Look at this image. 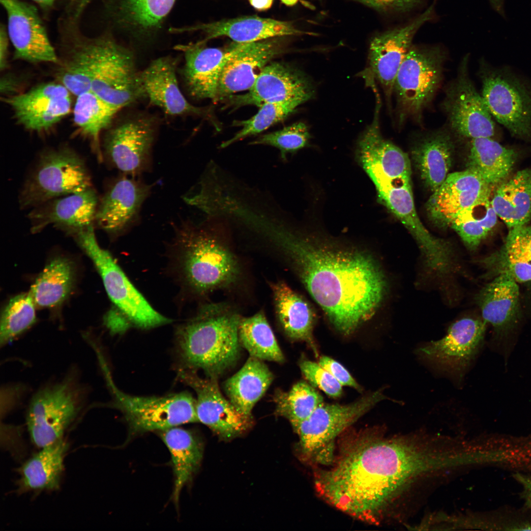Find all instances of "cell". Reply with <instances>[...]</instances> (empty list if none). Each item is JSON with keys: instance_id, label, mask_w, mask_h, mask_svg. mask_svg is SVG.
<instances>
[{"instance_id": "6da1fadb", "label": "cell", "mask_w": 531, "mask_h": 531, "mask_svg": "<svg viewBox=\"0 0 531 531\" xmlns=\"http://www.w3.org/2000/svg\"><path fill=\"white\" fill-rule=\"evenodd\" d=\"M275 236L307 290L339 332L352 334L377 312L387 281L371 254L288 231Z\"/></svg>"}, {"instance_id": "7a4b0ae2", "label": "cell", "mask_w": 531, "mask_h": 531, "mask_svg": "<svg viewBox=\"0 0 531 531\" xmlns=\"http://www.w3.org/2000/svg\"><path fill=\"white\" fill-rule=\"evenodd\" d=\"M435 458L421 441L366 440L350 448L316 485L334 506L358 519L377 520L398 492L419 476L432 472Z\"/></svg>"}, {"instance_id": "3957f363", "label": "cell", "mask_w": 531, "mask_h": 531, "mask_svg": "<svg viewBox=\"0 0 531 531\" xmlns=\"http://www.w3.org/2000/svg\"><path fill=\"white\" fill-rule=\"evenodd\" d=\"M241 318L223 306L208 305L179 325L176 333L178 369L201 370L217 379L237 361Z\"/></svg>"}, {"instance_id": "277c9868", "label": "cell", "mask_w": 531, "mask_h": 531, "mask_svg": "<svg viewBox=\"0 0 531 531\" xmlns=\"http://www.w3.org/2000/svg\"><path fill=\"white\" fill-rule=\"evenodd\" d=\"M172 268L184 290L205 293L234 282L239 273L231 251L205 232L183 224L171 248Z\"/></svg>"}, {"instance_id": "5b68a950", "label": "cell", "mask_w": 531, "mask_h": 531, "mask_svg": "<svg viewBox=\"0 0 531 531\" xmlns=\"http://www.w3.org/2000/svg\"><path fill=\"white\" fill-rule=\"evenodd\" d=\"M90 174L83 157L68 146L40 153L27 177L19 196L22 208H34L51 199L92 187Z\"/></svg>"}, {"instance_id": "8992f818", "label": "cell", "mask_w": 531, "mask_h": 531, "mask_svg": "<svg viewBox=\"0 0 531 531\" xmlns=\"http://www.w3.org/2000/svg\"><path fill=\"white\" fill-rule=\"evenodd\" d=\"M91 61V89L120 110L145 98L133 53L110 35L88 39Z\"/></svg>"}, {"instance_id": "52a82bcc", "label": "cell", "mask_w": 531, "mask_h": 531, "mask_svg": "<svg viewBox=\"0 0 531 531\" xmlns=\"http://www.w3.org/2000/svg\"><path fill=\"white\" fill-rule=\"evenodd\" d=\"M446 54L440 47L413 45L397 73L393 86L400 125L408 119L421 121L441 87Z\"/></svg>"}, {"instance_id": "ba28073f", "label": "cell", "mask_w": 531, "mask_h": 531, "mask_svg": "<svg viewBox=\"0 0 531 531\" xmlns=\"http://www.w3.org/2000/svg\"><path fill=\"white\" fill-rule=\"evenodd\" d=\"M97 268L106 292L123 314L128 326L148 329L170 323L154 310L131 283L113 257L97 243L93 225L73 235Z\"/></svg>"}, {"instance_id": "9c48e42d", "label": "cell", "mask_w": 531, "mask_h": 531, "mask_svg": "<svg viewBox=\"0 0 531 531\" xmlns=\"http://www.w3.org/2000/svg\"><path fill=\"white\" fill-rule=\"evenodd\" d=\"M86 393L71 375L37 391L30 400L26 416L32 442L42 448L62 439L83 408Z\"/></svg>"}, {"instance_id": "30bf717a", "label": "cell", "mask_w": 531, "mask_h": 531, "mask_svg": "<svg viewBox=\"0 0 531 531\" xmlns=\"http://www.w3.org/2000/svg\"><path fill=\"white\" fill-rule=\"evenodd\" d=\"M102 364L114 397L113 406L123 414L131 437L199 421L196 399L189 393L184 391L163 396L129 395L116 386L107 366Z\"/></svg>"}, {"instance_id": "8fae6325", "label": "cell", "mask_w": 531, "mask_h": 531, "mask_svg": "<svg viewBox=\"0 0 531 531\" xmlns=\"http://www.w3.org/2000/svg\"><path fill=\"white\" fill-rule=\"evenodd\" d=\"M158 124L154 116L142 113L112 123L103 142L104 154L111 165L133 176L148 169Z\"/></svg>"}, {"instance_id": "7c38bea8", "label": "cell", "mask_w": 531, "mask_h": 531, "mask_svg": "<svg viewBox=\"0 0 531 531\" xmlns=\"http://www.w3.org/2000/svg\"><path fill=\"white\" fill-rule=\"evenodd\" d=\"M379 201L405 226L416 240L426 266L437 274L449 272L454 265V252L446 240L433 236L417 215L411 178H400L376 188Z\"/></svg>"}, {"instance_id": "4fadbf2b", "label": "cell", "mask_w": 531, "mask_h": 531, "mask_svg": "<svg viewBox=\"0 0 531 531\" xmlns=\"http://www.w3.org/2000/svg\"><path fill=\"white\" fill-rule=\"evenodd\" d=\"M481 95L492 117L513 135H531V90L507 71L487 68L480 74Z\"/></svg>"}, {"instance_id": "5bb4252c", "label": "cell", "mask_w": 531, "mask_h": 531, "mask_svg": "<svg viewBox=\"0 0 531 531\" xmlns=\"http://www.w3.org/2000/svg\"><path fill=\"white\" fill-rule=\"evenodd\" d=\"M434 7L435 1L409 23L378 35L371 41L367 66L361 72V76L372 89L376 88V81L378 82L390 108L394 81L400 66L413 46L417 31L432 18Z\"/></svg>"}, {"instance_id": "9a60e30c", "label": "cell", "mask_w": 531, "mask_h": 531, "mask_svg": "<svg viewBox=\"0 0 531 531\" xmlns=\"http://www.w3.org/2000/svg\"><path fill=\"white\" fill-rule=\"evenodd\" d=\"M469 56L461 62L457 76L445 90L442 108L452 132L463 138H492L495 124L468 71Z\"/></svg>"}, {"instance_id": "2e32d148", "label": "cell", "mask_w": 531, "mask_h": 531, "mask_svg": "<svg viewBox=\"0 0 531 531\" xmlns=\"http://www.w3.org/2000/svg\"><path fill=\"white\" fill-rule=\"evenodd\" d=\"M386 399L382 389L347 405L322 404L306 419L292 425L302 453L315 455L324 446L358 420L379 402Z\"/></svg>"}, {"instance_id": "e0dca14e", "label": "cell", "mask_w": 531, "mask_h": 531, "mask_svg": "<svg viewBox=\"0 0 531 531\" xmlns=\"http://www.w3.org/2000/svg\"><path fill=\"white\" fill-rule=\"evenodd\" d=\"M487 324L482 319H460L443 338L420 347L417 354L437 368L461 378L482 347Z\"/></svg>"}, {"instance_id": "ac0fdd59", "label": "cell", "mask_w": 531, "mask_h": 531, "mask_svg": "<svg viewBox=\"0 0 531 531\" xmlns=\"http://www.w3.org/2000/svg\"><path fill=\"white\" fill-rule=\"evenodd\" d=\"M181 382L197 395L196 411L199 421L208 426L221 439L230 440L246 432L253 425V417L239 412L219 389L217 379L202 378L197 371L178 370Z\"/></svg>"}, {"instance_id": "d6986e66", "label": "cell", "mask_w": 531, "mask_h": 531, "mask_svg": "<svg viewBox=\"0 0 531 531\" xmlns=\"http://www.w3.org/2000/svg\"><path fill=\"white\" fill-rule=\"evenodd\" d=\"M520 296L518 283L505 273L493 278L476 295L482 319L494 329L495 348L505 359L513 348L509 337L520 321Z\"/></svg>"}, {"instance_id": "ffe728a7", "label": "cell", "mask_w": 531, "mask_h": 531, "mask_svg": "<svg viewBox=\"0 0 531 531\" xmlns=\"http://www.w3.org/2000/svg\"><path fill=\"white\" fill-rule=\"evenodd\" d=\"M71 93L58 82L44 83L3 98L16 122L37 133L50 130L70 112Z\"/></svg>"}, {"instance_id": "44dd1931", "label": "cell", "mask_w": 531, "mask_h": 531, "mask_svg": "<svg viewBox=\"0 0 531 531\" xmlns=\"http://www.w3.org/2000/svg\"><path fill=\"white\" fill-rule=\"evenodd\" d=\"M380 102L377 99L373 120L359 137L356 152L358 162L375 187L399 178H411L407 154L385 139L381 132Z\"/></svg>"}, {"instance_id": "7402d4cb", "label": "cell", "mask_w": 531, "mask_h": 531, "mask_svg": "<svg viewBox=\"0 0 531 531\" xmlns=\"http://www.w3.org/2000/svg\"><path fill=\"white\" fill-rule=\"evenodd\" d=\"M7 16V33L14 58L38 63L58 64L59 58L34 6L20 0H0Z\"/></svg>"}, {"instance_id": "603a6c76", "label": "cell", "mask_w": 531, "mask_h": 531, "mask_svg": "<svg viewBox=\"0 0 531 531\" xmlns=\"http://www.w3.org/2000/svg\"><path fill=\"white\" fill-rule=\"evenodd\" d=\"M315 89L303 73L285 63L273 62L264 68L254 84L243 95L230 96L238 106L295 101L301 104L313 97Z\"/></svg>"}, {"instance_id": "cb8c5ba5", "label": "cell", "mask_w": 531, "mask_h": 531, "mask_svg": "<svg viewBox=\"0 0 531 531\" xmlns=\"http://www.w3.org/2000/svg\"><path fill=\"white\" fill-rule=\"evenodd\" d=\"M492 187L478 173L469 169L449 174L427 202L428 215L437 226H450L459 213L489 199Z\"/></svg>"}, {"instance_id": "d4e9b609", "label": "cell", "mask_w": 531, "mask_h": 531, "mask_svg": "<svg viewBox=\"0 0 531 531\" xmlns=\"http://www.w3.org/2000/svg\"><path fill=\"white\" fill-rule=\"evenodd\" d=\"M152 186L133 177L116 179L99 201L95 222L112 236L121 235L137 222Z\"/></svg>"}, {"instance_id": "484cf974", "label": "cell", "mask_w": 531, "mask_h": 531, "mask_svg": "<svg viewBox=\"0 0 531 531\" xmlns=\"http://www.w3.org/2000/svg\"><path fill=\"white\" fill-rule=\"evenodd\" d=\"M281 38L233 43L232 55L220 76L216 101L249 90L265 66L282 51Z\"/></svg>"}, {"instance_id": "4316f807", "label": "cell", "mask_w": 531, "mask_h": 531, "mask_svg": "<svg viewBox=\"0 0 531 531\" xmlns=\"http://www.w3.org/2000/svg\"><path fill=\"white\" fill-rule=\"evenodd\" d=\"M99 203L92 187L85 191L49 200L28 215L32 232L52 225L71 235L93 225Z\"/></svg>"}, {"instance_id": "83f0119b", "label": "cell", "mask_w": 531, "mask_h": 531, "mask_svg": "<svg viewBox=\"0 0 531 531\" xmlns=\"http://www.w3.org/2000/svg\"><path fill=\"white\" fill-rule=\"evenodd\" d=\"M177 64L176 58L162 57L151 61L140 71L145 97L169 116L204 115L206 111L190 103L180 89L177 77Z\"/></svg>"}, {"instance_id": "f1b7e54d", "label": "cell", "mask_w": 531, "mask_h": 531, "mask_svg": "<svg viewBox=\"0 0 531 531\" xmlns=\"http://www.w3.org/2000/svg\"><path fill=\"white\" fill-rule=\"evenodd\" d=\"M177 48L184 52L181 75L188 93L196 99L216 101L219 80L232 55L233 44L225 49L206 47L200 43Z\"/></svg>"}, {"instance_id": "f546056e", "label": "cell", "mask_w": 531, "mask_h": 531, "mask_svg": "<svg viewBox=\"0 0 531 531\" xmlns=\"http://www.w3.org/2000/svg\"><path fill=\"white\" fill-rule=\"evenodd\" d=\"M186 30H201L206 39L227 36L235 42L244 43L286 36L309 34L287 21L247 16L192 26Z\"/></svg>"}, {"instance_id": "4dcf8cb0", "label": "cell", "mask_w": 531, "mask_h": 531, "mask_svg": "<svg viewBox=\"0 0 531 531\" xmlns=\"http://www.w3.org/2000/svg\"><path fill=\"white\" fill-rule=\"evenodd\" d=\"M454 146L450 132L441 129L427 133L413 148L415 165L425 185L433 192L449 175Z\"/></svg>"}, {"instance_id": "1f68e13d", "label": "cell", "mask_w": 531, "mask_h": 531, "mask_svg": "<svg viewBox=\"0 0 531 531\" xmlns=\"http://www.w3.org/2000/svg\"><path fill=\"white\" fill-rule=\"evenodd\" d=\"M176 0H115L117 24L137 40H148L161 28Z\"/></svg>"}, {"instance_id": "d6a6232c", "label": "cell", "mask_w": 531, "mask_h": 531, "mask_svg": "<svg viewBox=\"0 0 531 531\" xmlns=\"http://www.w3.org/2000/svg\"><path fill=\"white\" fill-rule=\"evenodd\" d=\"M277 316L286 335L306 342L316 355L318 351L313 337L315 314L308 303L285 283L271 284Z\"/></svg>"}, {"instance_id": "836d02e7", "label": "cell", "mask_w": 531, "mask_h": 531, "mask_svg": "<svg viewBox=\"0 0 531 531\" xmlns=\"http://www.w3.org/2000/svg\"><path fill=\"white\" fill-rule=\"evenodd\" d=\"M274 379L263 360L250 356L239 371L228 379L223 388L229 401L242 414L252 417V411Z\"/></svg>"}, {"instance_id": "e575fe53", "label": "cell", "mask_w": 531, "mask_h": 531, "mask_svg": "<svg viewBox=\"0 0 531 531\" xmlns=\"http://www.w3.org/2000/svg\"><path fill=\"white\" fill-rule=\"evenodd\" d=\"M491 204L509 230L527 225L531 219V169L518 171L501 183Z\"/></svg>"}, {"instance_id": "d590c367", "label": "cell", "mask_w": 531, "mask_h": 531, "mask_svg": "<svg viewBox=\"0 0 531 531\" xmlns=\"http://www.w3.org/2000/svg\"><path fill=\"white\" fill-rule=\"evenodd\" d=\"M68 444L62 439L42 447L20 468V492L59 489Z\"/></svg>"}, {"instance_id": "8d00e7d4", "label": "cell", "mask_w": 531, "mask_h": 531, "mask_svg": "<svg viewBox=\"0 0 531 531\" xmlns=\"http://www.w3.org/2000/svg\"><path fill=\"white\" fill-rule=\"evenodd\" d=\"M160 432V437L171 455L175 476L173 498L177 503L182 488L192 479L200 464L203 446L189 430L174 427Z\"/></svg>"}, {"instance_id": "74e56055", "label": "cell", "mask_w": 531, "mask_h": 531, "mask_svg": "<svg viewBox=\"0 0 531 531\" xmlns=\"http://www.w3.org/2000/svg\"><path fill=\"white\" fill-rule=\"evenodd\" d=\"M470 140L467 169L478 173L491 186L503 182L516 161V151L492 138Z\"/></svg>"}, {"instance_id": "f35d334b", "label": "cell", "mask_w": 531, "mask_h": 531, "mask_svg": "<svg viewBox=\"0 0 531 531\" xmlns=\"http://www.w3.org/2000/svg\"><path fill=\"white\" fill-rule=\"evenodd\" d=\"M76 97L73 118L77 133L89 141L98 161H102L103 157L100 147V135L111 126L119 110L91 90Z\"/></svg>"}, {"instance_id": "ab89813d", "label": "cell", "mask_w": 531, "mask_h": 531, "mask_svg": "<svg viewBox=\"0 0 531 531\" xmlns=\"http://www.w3.org/2000/svg\"><path fill=\"white\" fill-rule=\"evenodd\" d=\"M75 280L74 264L66 258L56 257L45 266L30 292L36 305L44 308L56 307L69 295Z\"/></svg>"}, {"instance_id": "60d3db41", "label": "cell", "mask_w": 531, "mask_h": 531, "mask_svg": "<svg viewBox=\"0 0 531 531\" xmlns=\"http://www.w3.org/2000/svg\"><path fill=\"white\" fill-rule=\"evenodd\" d=\"M241 346L252 356L262 360L283 363L285 357L262 311L241 318L238 326Z\"/></svg>"}, {"instance_id": "b9f144b4", "label": "cell", "mask_w": 531, "mask_h": 531, "mask_svg": "<svg viewBox=\"0 0 531 531\" xmlns=\"http://www.w3.org/2000/svg\"><path fill=\"white\" fill-rule=\"evenodd\" d=\"M59 59L56 75L61 84L76 96L90 90L91 61L88 38L76 39Z\"/></svg>"}, {"instance_id": "7bdbcfd3", "label": "cell", "mask_w": 531, "mask_h": 531, "mask_svg": "<svg viewBox=\"0 0 531 531\" xmlns=\"http://www.w3.org/2000/svg\"><path fill=\"white\" fill-rule=\"evenodd\" d=\"M498 216L489 199L459 213L450 227L459 235L465 245L475 250L495 226Z\"/></svg>"}, {"instance_id": "ee69618b", "label": "cell", "mask_w": 531, "mask_h": 531, "mask_svg": "<svg viewBox=\"0 0 531 531\" xmlns=\"http://www.w3.org/2000/svg\"><path fill=\"white\" fill-rule=\"evenodd\" d=\"M273 401L275 414L287 418L292 425L308 418L324 403L322 396L304 381L296 383L287 392L276 390Z\"/></svg>"}, {"instance_id": "f6af8a7d", "label": "cell", "mask_w": 531, "mask_h": 531, "mask_svg": "<svg viewBox=\"0 0 531 531\" xmlns=\"http://www.w3.org/2000/svg\"><path fill=\"white\" fill-rule=\"evenodd\" d=\"M36 305L30 292L10 299L1 316L0 344L3 347L29 328L36 321Z\"/></svg>"}, {"instance_id": "bcb514c9", "label": "cell", "mask_w": 531, "mask_h": 531, "mask_svg": "<svg viewBox=\"0 0 531 531\" xmlns=\"http://www.w3.org/2000/svg\"><path fill=\"white\" fill-rule=\"evenodd\" d=\"M301 104L299 102L295 101L269 102L263 104L260 107L257 113L250 118L234 122V125L242 127L241 130L231 139L223 142L220 148H225L248 136L263 132L271 125L284 119Z\"/></svg>"}, {"instance_id": "7dc6e473", "label": "cell", "mask_w": 531, "mask_h": 531, "mask_svg": "<svg viewBox=\"0 0 531 531\" xmlns=\"http://www.w3.org/2000/svg\"><path fill=\"white\" fill-rule=\"evenodd\" d=\"M310 138L308 126L302 122H298L281 130L263 135L250 144L277 148L280 150L281 158L285 160L287 154L294 153L306 147Z\"/></svg>"}, {"instance_id": "c3c4849f", "label": "cell", "mask_w": 531, "mask_h": 531, "mask_svg": "<svg viewBox=\"0 0 531 531\" xmlns=\"http://www.w3.org/2000/svg\"><path fill=\"white\" fill-rule=\"evenodd\" d=\"M496 252L509 260L531 266V225L509 230L504 244Z\"/></svg>"}, {"instance_id": "681fc988", "label": "cell", "mask_w": 531, "mask_h": 531, "mask_svg": "<svg viewBox=\"0 0 531 531\" xmlns=\"http://www.w3.org/2000/svg\"><path fill=\"white\" fill-rule=\"evenodd\" d=\"M299 367L303 376L314 386L332 397H338L342 394V385L319 363L302 359L299 362Z\"/></svg>"}, {"instance_id": "f907efd6", "label": "cell", "mask_w": 531, "mask_h": 531, "mask_svg": "<svg viewBox=\"0 0 531 531\" xmlns=\"http://www.w3.org/2000/svg\"><path fill=\"white\" fill-rule=\"evenodd\" d=\"M319 364L330 373L342 385L349 386L358 390H361V387L349 372L339 362L326 356H321Z\"/></svg>"}, {"instance_id": "816d5d0a", "label": "cell", "mask_w": 531, "mask_h": 531, "mask_svg": "<svg viewBox=\"0 0 531 531\" xmlns=\"http://www.w3.org/2000/svg\"><path fill=\"white\" fill-rule=\"evenodd\" d=\"M374 9L406 12L418 5L422 0H355Z\"/></svg>"}, {"instance_id": "f5cc1de1", "label": "cell", "mask_w": 531, "mask_h": 531, "mask_svg": "<svg viewBox=\"0 0 531 531\" xmlns=\"http://www.w3.org/2000/svg\"><path fill=\"white\" fill-rule=\"evenodd\" d=\"M512 476L521 486L520 495L524 502L525 509L531 514V471L515 472Z\"/></svg>"}, {"instance_id": "db71d44e", "label": "cell", "mask_w": 531, "mask_h": 531, "mask_svg": "<svg viewBox=\"0 0 531 531\" xmlns=\"http://www.w3.org/2000/svg\"><path fill=\"white\" fill-rule=\"evenodd\" d=\"M8 35L4 26L1 25L0 30V68L2 71L7 67L8 47Z\"/></svg>"}, {"instance_id": "11a10c76", "label": "cell", "mask_w": 531, "mask_h": 531, "mask_svg": "<svg viewBox=\"0 0 531 531\" xmlns=\"http://www.w3.org/2000/svg\"><path fill=\"white\" fill-rule=\"evenodd\" d=\"M248 0L252 6L259 11H265L269 9L271 7L273 1V0Z\"/></svg>"}, {"instance_id": "9f6ffc18", "label": "cell", "mask_w": 531, "mask_h": 531, "mask_svg": "<svg viewBox=\"0 0 531 531\" xmlns=\"http://www.w3.org/2000/svg\"><path fill=\"white\" fill-rule=\"evenodd\" d=\"M43 8L50 7L55 0H32Z\"/></svg>"}, {"instance_id": "6f0895ef", "label": "cell", "mask_w": 531, "mask_h": 531, "mask_svg": "<svg viewBox=\"0 0 531 531\" xmlns=\"http://www.w3.org/2000/svg\"><path fill=\"white\" fill-rule=\"evenodd\" d=\"M282 3L288 6L295 4L298 0H280Z\"/></svg>"}, {"instance_id": "680465c9", "label": "cell", "mask_w": 531, "mask_h": 531, "mask_svg": "<svg viewBox=\"0 0 531 531\" xmlns=\"http://www.w3.org/2000/svg\"><path fill=\"white\" fill-rule=\"evenodd\" d=\"M79 5V9H82V7L86 6L88 3L90 2L91 0H76Z\"/></svg>"}, {"instance_id": "91938a15", "label": "cell", "mask_w": 531, "mask_h": 531, "mask_svg": "<svg viewBox=\"0 0 531 531\" xmlns=\"http://www.w3.org/2000/svg\"><path fill=\"white\" fill-rule=\"evenodd\" d=\"M497 0H489V2H496Z\"/></svg>"}]
</instances>
